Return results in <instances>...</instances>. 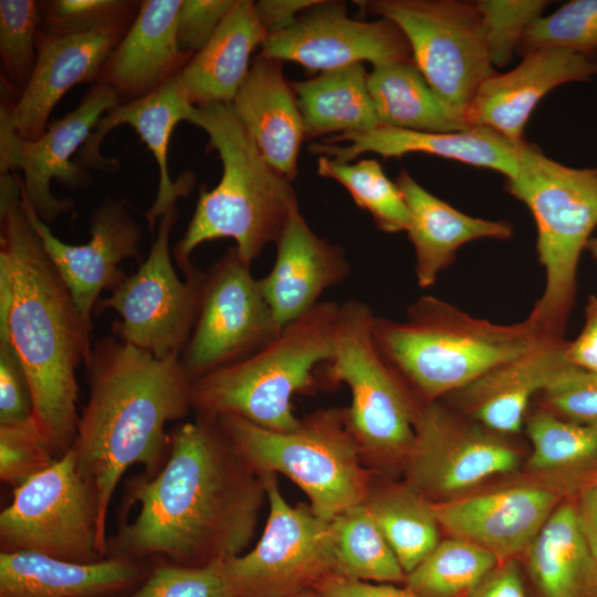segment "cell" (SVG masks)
I'll list each match as a JSON object with an SVG mask.
<instances>
[{
  "instance_id": "1",
  "label": "cell",
  "mask_w": 597,
  "mask_h": 597,
  "mask_svg": "<svg viewBox=\"0 0 597 597\" xmlns=\"http://www.w3.org/2000/svg\"><path fill=\"white\" fill-rule=\"evenodd\" d=\"M169 439L160 470L132 480L122 512L139 511L107 540V556L206 566L241 555L266 500L261 476L218 418L196 416Z\"/></svg>"
},
{
  "instance_id": "2",
  "label": "cell",
  "mask_w": 597,
  "mask_h": 597,
  "mask_svg": "<svg viewBox=\"0 0 597 597\" xmlns=\"http://www.w3.org/2000/svg\"><path fill=\"white\" fill-rule=\"evenodd\" d=\"M91 331L22 209L19 176L0 172V338L20 357L32 419L56 459L76 434V369Z\"/></svg>"
},
{
  "instance_id": "3",
  "label": "cell",
  "mask_w": 597,
  "mask_h": 597,
  "mask_svg": "<svg viewBox=\"0 0 597 597\" xmlns=\"http://www.w3.org/2000/svg\"><path fill=\"white\" fill-rule=\"evenodd\" d=\"M88 400L70 448L78 473L95 489L106 530L115 489L134 464L153 476L170 446L165 427L191 410V378L180 357L156 358L118 336L94 342L85 360Z\"/></svg>"
},
{
  "instance_id": "4",
  "label": "cell",
  "mask_w": 597,
  "mask_h": 597,
  "mask_svg": "<svg viewBox=\"0 0 597 597\" xmlns=\"http://www.w3.org/2000/svg\"><path fill=\"white\" fill-rule=\"evenodd\" d=\"M376 347L419 406L465 387L545 337L527 318L496 324L434 296H421L404 321L375 316Z\"/></svg>"
},
{
  "instance_id": "5",
  "label": "cell",
  "mask_w": 597,
  "mask_h": 597,
  "mask_svg": "<svg viewBox=\"0 0 597 597\" xmlns=\"http://www.w3.org/2000/svg\"><path fill=\"white\" fill-rule=\"evenodd\" d=\"M209 138L218 153L222 176L218 185L200 189L192 218L174 248L185 276L196 266L192 251L206 241L230 238L248 262L269 243H276L292 211L298 207L291 181L262 158L230 103L193 106L188 121Z\"/></svg>"
},
{
  "instance_id": "6",
  "label": "cell",
  "mask_w": 597,
  "mask_h": 597,
  "mask_svg": "<svg viewBox=\"0 0 597 597\" xmlns=\"http://www.w3.org/2000/svg\"><path fill=\"white\" fill-rule=\"evenodd\" d=\"M338 310L336 302H318L250 357L192 380L191 410L234 415L274 431L295 429L301 419L292 397L313 391L315 368L333 358Z\"/></svg>"
},
{
  "instance_id": "7",
  "label": "cell",
  "mask_w": 597,
  "mask_h": 597,
  "mask_svg": "<svg viewBox=\"0 0 597 597\" xmlns=\"http://www.w3.org/2000/svg\"><path fill=\"white\" fill-rule=\"evenodd\" d=\"M507 191L526 205L536 223L545 286L527 320L545 336L563 338L575 305L580 253L597 228V167L573 168L523 142Z\"/></svg>"
},
{
  "instance_id": "8",
  "label": "cell",
  "mask_w": 597,
  "mask_h": 597,
  "mask_svg": "<svg viewBox=\"0 0 597 597\" xmlns=\"http://www.w3.org/2000/svg\"><path fill=\"white\" fill-rule=\"evenodd\" d=\"M218 420L258 474L291 479L316 516L332 521L366 501L376 472L364 462L346 408L316 410L290 431L265 429L234 415Z\"/></svg>"
},
{
  "instance_id": "9",
  "label": "cell",
  "mask_w": 597,
  "mask_h": 597,
  "mask_svg": "<svg viewBox=\"0 0 597 597\" xmlns=\"http://www.w3.org/2000/svg\"><path fill=\"white\" fill-rule=\"evenodd\" d=\"M375 314L362 301L339 305L328 384L350 391L347 420L364 462L376 473L402 469L415 440L420 406L379 354L373 335Z\"/></svg>"
},
{
  "instance_id": "10",
  "label": "cell",
  "mask_w": 597,
  "mask_h": 597,
  "mask_svg": "<svg viewBox=\"0 0 597 597\" xmlns=\"http://www.w3.org/2000/svg\"><path fill=\"white\" fill-rule=\"evenodd\" d=\"M364 10L395 23L406 36L412 62L449 112L465 121L482 83L495 74L476 2L373 0Z\"/></svg>"
},
{
  "instance_id": "11",
  "label": "cell",
  "mask_w": 597,
  "mask_h": 597,
  "mask_svg": "<svg viewBox=\"0 0 597 597\" xmlns=\"http://www.w3.org/2000/svg\"><path fill=\"white\" fill-rule=\"evenodd\" d=\"M107 535L94 486L69 450L49 469L13 490L0 513V551L29 552L75 563L107 556Z\"/></svg>"
},
{
  "instance_id": "12",
  "label": "cell",
  "mask_w": 597,
  "mask_h": 597,
  "mask_svg": "<svg viewBox=\"0 0 597 597\" xmlns=\"http://www.w3.org/2000/svg\"><path fill=\"white\" fill-rule=\"evenodd\" d=\"M259 475L269 503L264 531L250 552L222 562L234 597H294L336 576L332 521L290 505L277 474Z\"/></svg>"
},
{
  "instance_id": "13",
  "label": "cell",
  "mask_w": 597,
  "mask_h": 597,
  "mask_svg": "<svg viewBox=\"0 0 597 597\" xmlns=\"http://www.w3.org/2000/svg\"><path fill=\"white\" fill-rule=\"evenodd\" d=\"M520 450L440 400L420 406L415 440L402 465L405 481L432 503L452 500L484 482L514 473Z\"/></svg>"
},
{
  "instance_id": "14",
  "label": "cell",
  "mask_w": 597,
  "mask_h": 597,
  "mask_svg": "<svg viewBox=\"0 0 597 597\" xmlns=\"http://www.w3.org/2000/svg\"><path fill=\"white\" fill-rule=\"evenodd\" d=\"M177 217L176 206L161 217L147 259L96 306L119 314L116 336L159 359L181 356L197 318L205 276L196 268L181 281L172 266L169 237Z\"/></svg>"
},
{
  "instance_id": "15",
  "label": "cell",
  "mask_w": 597,
  "mask_h": 597,
  "mask_svg": "<svg viewBox=\"0 0 597 597\" xmlns=\"http://www.w3.org/2000/svg\"><path fill=\"white\" fill-rule=\"evenodd\" d=\"M250 266L231 247L205 272L197 318L180 356L191 380L250 357L282 332Z\"/></svg>"
},
{
  "instance_id": "16",
  "label": "cell",
  "mask_w": 597,
  "mask_h": 597,
  "mask_svg": "<svg viewBox=\"0 0 597 597\" xmlns=\"http://www.w3.org/2000/svg\"><path fill=\"white\" fill-rule=\"evenodd\" d=\"M118 103L115 92L97 82L72 112L51 123L36 139L24 140L0 128V172L18 168L23 171V190L45 223L74 208L72 200L57 199L51 192L53 179L75 190L91 184L88 170L71 158L86 143L100 118Z\"/></svg>"
},
{
  "instance_id": "17",
  "label": "cell",
  "mask_w": 597,
  "mask_h": 597,
  "mask_svg": "<svg viewBox=\"0 0 597 597\" xmlns=\"http://www.w3.org/2000/svg\"><path fill=\"white\" fill-rule=\"evenodd\" d=\"M570 491L527 476L484 491L432 503L441 530L473 543L500 562L520 558Z\"/></svg>"
},
{
  "instance_id": "18",
  "label": "cell",
  "mask_w": 597,
  "mask_h": 597,
  "mask_svg": "<svg viewBox=\"0 0 597 597\" xmlns=\"http://www.w3.org/2000/svg\"><path fill=\"white\" fill-rule=\"evenodd\" d=\"M260 55L298 63L308 71H329L364 61L373 66L412 61L400 29L380 18L363 21L347 15L344 2L321 0L287 29L269 35Z\"/></svg>"
},
{
  "instance_id": "19",
  "label": "cell",
  "mask_w": 597,
  "mask_h": 597,
  "mask_svg": "<svg viewBox=\"0 0 597 597\" xmlns=\"http://www.w3.org/2000/svg\"><path fill=\"white\" fill-rule=\"evenodd\" d=\"M21 206L39 235L46 254L87 325L104 290H115L126 277L119 269L125 259L140 260L143 232L123 201L105 199L90 218L91 239L73 245L57 239L29 201L19 177Z\"/></svg>"
},
{
  "instance_id": "20",
  "label": "cell",
  "mask_w": 597,
  "mask_h": 597,
  "mask_svg": "<svg viewBox=\"0 0 597 597\" xmlns=\"http://www.w3.org/2000/svg\"><path fill=\"white\" fill-rule=\"evenodd\" d=\"M128 28L73 35H49L40 31L31 80L15 102L2 101L0 128L24 140L41 137L55 105L73 86L98 81L106 59Z\"/></svg>"
},
{
  "instance_id": "21",
  "label": "cell",
  "mask_w": 597,
  "mask_h": 597,
  "mask_svg": "<svg viewBox=\"0 0 597 597\" xmlns=\"http://www.w3.org/2000/svg\"><path fill=\"white\" fill-rule=\"evenodd\" d=\"M597 75V54L559 49L524 53L522 62L509 72L485 80L465 116L469 126H483L514 143L523 132L537 103L553 88L590 81Z\"/></svg>"
},
{
  "instance_id": "22",
  "label": "cell",
  "mask_w": 597,
  "mask_h": 597,
  "mask_svg": "<svg viewBox=\"0 0 597 597\" xmlns=\"http://www.w3.org/2000/svg\"><path fill=\"white\" fill-rule=\"evenodd\" d=\"M192 105L181 91L177 75L151 94L142 98L118 103L106 112L96 124L86 143L77 154L76 164L82 168L112 172L119 163L102 156L101 145L105 136L119 125L132 126L151 151L159 169V186L153 206L146 212L149 229L172 207L186 197L195 186L191 171L184 172L172 181L168 171V146L179 122L188 121Z\"/></svg>"
},
{
  "instance_id": "23",
  "label": "cell",
  "mask_w": 597,
  "mask_h": 597,
  "mask_svg": "<svg viewBox=\"0 0 597 597\" xmlns=\"http://www.w3.org/2000/svg\"><path fill=\"white\" fill-rule=\"evenodd\" d=\"M522 144L483 126L451 133L379 126L368 132L334 135L323 143L312 144L310 151L339 163H349L366 153L385 158L421 153L496 170L511 179L519 170Z\"/></svg>"
},
{
  "instance_id": "24",
  "label": "cell",
  "mask_w": 597,
  "mask_h": 597,
  "mask_svg": "<svg viewBox=\"0 0 597 597\" xmlns=\"http://www.w3.org/2000/svg\"><path fill=\"white\" fill-rule=\"evenodd\" d=\"M271 271L259 279L274 320L283 329L318 303L331 286L350 273L344 249L318 237L294 209L275 243Z\"/></svg>"
},
{
  "instance_id": "25",
  "label": "cell",
  "mask_w": 597,
  "mask_h": 597,
  "mask_svg": "<svg viewBox=\"0 0 597 597\" xmlns=\"http://www.w3.org/2000/svg\"><path fill=\"white\" fill-rule=\"evenodd\" d=\"M565 347L564 338L545 337L528 352L448 395L451 407L499 434L520 433L532 399L567 363Z\"/></svg>"
},
{
  "instance_id": "26",
  "label": "cell",
  "mask_w": 597,
  "mask_h": 597,
  "mask_svg": "<svg viewBox=\"0 0 597 597\" xmlns=\"http://www.w3.org/2000/svg\"><path fill=\"white\" fill-rule=\"evenodd\" d=\"M182 0H144L128 30L106 59L97 82L119 103L147 96L176 76L193 56L177 38Z\"/></svg>"
},
{
  "instance_id": "27",
  "label": "cell",
  "mask_w": 597,
  "mask_h": 597,
  "mask_svg": "<svg viewBox=\"0 0 597 597\" xmlns=\"http://www.w3.org/2000/svg\"><path fill=\"white\" fill-rule=\"evenodd\" d=\"M154 564L123 556L75 563L0 552V597H119L136 588Z\"/></svg>"
},
{
  "instance_id": "28",
  "label": "cell",
  "mask_w": 597,
  "mask_h": 597,
  "mask_svg": "<svg viewBox=\"0 0 597 597\" xmlns=\"http://www.w3.org/2000/svg\"><path fill=\"white\" fill-rule=\"evenodd\" d=\"M231 105L262 158L293 181L306 132L282 61L259 54Z\"/></svg>"
},
{
  "instance_id": "29",
  "label": "cell",
  "mask_w": 597,
  "mask_h": 597,
  "mask_svg": "<svg viewBox=\"0 0 597 597\" xmlns=\"http://www.w3.org/2000/svg\"><path fill=\"white\" fill-rule=\"evenodd\" d=\"M396 184L407 205L410 223L406 231L416 254L415 274L420 287L434 284L450 266L457 251L479 239H509L512 226L465 214L420 186L406 170Z\"/></svg>"
},
{
  "instance_id": "30",
  "label": "cell",
  "mask_w": 597,
  "mask_h": 597,
  "mask_svg": "<svg viewBox=\"0 0 597 597\" xmlns=\"http://www.w3.org/2000/svg\"><path fill=\"white\" fill-rule=\"evenodd\" d=\"M268 33L251 0H235L209 42L177 74L192 106L232 103L250 71V57Z\"/></svg>"
},
{
  "instance_id": "31",
  "label": "cell",
  "mask_w": 597,
  "mask_h": 597,
  "mask_svg": "<svg viewBox=\"0 0 597 597\" xmlns=\"http://www.w3.org/2000/svg\"><path fill=\"white\" fill-rule=\"evenodd\" d=\"M576 495L557 506L521 555L535 597H597V562L579 530Z\"/></svg>"
},
{
  "instance_id": "32",
  "label": "cell",
  "mask_w": 597,
  "mask_h": 597,
  "mask_svg": "<svg viewBox=\"0 0 597 597\" xmlns=\"http://www.w3.org/2000/svg\"><path fill=\"white\" fill-rule=\"evenodd\" d=\"M531 453L527 474L573 494L597 481V428L558 417L540 406L525 419Z\"/></svg>"
},
{
  "instance_id": "33",
  "label": "cell",
  "mask_w": 597,
  "mask_h": 597,
  "mask_svg": "<svg viewBox=\"0 0 597 597\" xmlns=\"http://www.w3.org/2000/svg\"><path fill=\"white\" fill-rule=\"evenodd\" d=\"M290 85L304 121L306 137L368 132L381 126L363 63L325 71Z\"/></svg>"
},
{
  "instance_id": "34",
  "label": "cell",
  "mask_w": 597,
  "mask_h": 597,
  "mask_svg": "<svg viewBox=\"0 0 597 597\" xmlns=\"http://www.w3.org/2000/svg\"><path fill=\"white\" fill-rule=\"evenodd\" d=\"M368 91L381 126L431 133L471 127L449 112L412 61L373 66Z\"/></svg>"
},
{
  "instance_id": "35",
  "label": "cell",
  "mask_w": 597,
  "mask_h": 597,
  "mask_svg": "<svg viewBox=\"0 0 597 597\" xmlns=\"http://www.w3.org/2000/svg\"><path fill=\"white\" fill-rule=\"evenodd\" d=\"M376 474L364 503L407 575L439 544L441 527L419 491L405 480L377 483Z\"/></svg>"
},
{
  "instance_id": "36",
  "label": "cell",
  "mask_w": 597,
  "mask_h": 597,
  "mask_svg": "<svg viewBox=\"0 0 597 597\" xmlns=\"http://www.w3.org/2000/svg\"><path fill=\"white\" fill-rule=\"evenodd\" d=\"M332 528L336 576L378 584L405 582L406 573L365 503L333 519Z\"/></svg>"
},
{
  "instance_id": "37",
  "label": "cell",
  "mask_w": 597,
  "mask_h": 597,
  "mask_svg": "<svg viewBox=\"0 0 597 597\" xmlns=\"http://www.w3.org/2000/svg\"><path fill=\"white\" fill-rule=\"evenodd\" d=\"M499 563L489 551L448 536L406 575L404 583L420 597H467Z\"/></svg>"
},
{
  "instance_id": "38",
  "label": "cell",
  "mask_w": 597,
  "mask_h": 597,
  "mask_svg": "<svg viewBox=\"0 0 597 597\" xmlns=\"http://www.w3.org/2000/svg\"><path fill=\"white\" fill-rule=\"evenodd\" d=\"M317 174L339 182L381 231L397 233L408 230L410 216L401 191L376 159L365 158L353 164L318 156Z\"/></svg>"
},
{
  "instance_id": "39",
  "label": "cell",
  "mask_w": 597,
  "mask_h": 597,
  "mask_svg": "<svg viewBox=\"0 0 597 597\" xmlns=\"http://www.w3.org/2000/svg\"><path fill=\"white\" fill-rule=\"evenodd\" d=\"M39 1L0 0V60L4 86L18 97L28 86L38 59Z\"/></svg>"
},
{
  "instance_id": "40",
  "label": "cell",
  "mask_w": 597,
  "mask_h": 597,
  "mask_svg": "<svg viewBox=\"0 0 597 597\" xmlns=\"http://www.w3.org/2000/svg\"><path fill=\"white\" fill-rule=\"evenodd\" d=\"M519 49L523 53L541 49L596 53L597 0H573L542 15L526 29Z\"/></svg>"
},
{
  "instance_id": "41",
  "label": "cell",
  "mask_w": 597,
  "mask_h": 597,
  "mask_svg": "<svg viewBox=\"0 0 597 597\" xmlns=\"http://www.w3.org/2000/svg\"><path fill=\"white\" fill-rule=\"evenodd\" d=\"M142 1L46 0L39 1L40 31L49 35H73L96 30L129 27Z\"/></svg>"
},
{
  "instance_id": "42",
  "label": "cell",
  "mask_w": 597,
  "mask_h": 597,
  "mask_svg": "<svg viewBox=\"0 0 597 597\" xmlns=\"http://www.w3.org/2000/svg\"><path fill=\"white\" fill-rule=\"evenodd\" d=\"M547 3L544 0L476 1L493 67H504L511 62L524 32L542 17Z\"/></svg>"
},
{
  "instance_id": "43",
  "label": "cell",
  "mask_w": 597,
  "mask_h": 597,
  "mask_svg": "<svg viewBox=\"0 0 597 597\" xmlns=\"http://www.w3.org/2000/svg\"><path fill=\"white\" fill-rule=\"evenodd\" d=\"M222 562L206 566L155 562L148 576L119 597H234Z\"/></svg>"
},
{
  "instance_id": "44",
  "label": "cell",
  "mask_w": 597,
  "mask_h": 597,
  "mask_svg": "<svg viewBox=\"0 0 597 597\" xmlns=\"http://www.w3.org/2000/svg\"><path fill=\"white\" fill-rule=\"evenodd\" d=\"M56 460L32 418L0 426V479L13 490Z\"/></svg>"
},
{
  "instance_id": "45",
  "label": "cell",
  "mask_w": 597,
  "mask_h": 597,
  "mask_svg": "<svg viewBox=\"0 0 597 597\" xmlns=\"http://www.w3.org/2000/svg\"><path fill=\"white\" fill-rule=\"evenodd\" d=\"M541 406L558 417L597 428V373L568 362L538 395Z\"/></svg>"
},
{
  "instance_id": "46",
  "label": "cell",
  "mask_w": 597,
  "mask_h": 597,
  "mask_svg": "<svg viewBox=\"0 0 597 597\" xmlns=\"http://www.w3.org/2000/svg\"><path fill=\"white\" fill-rule=\"evenodd\" d=\"M32 418L31 395L20 357L7 337L0 338V426Z\"/></svg>"
},
{
  "instance_id": "47",
  "label": "cell",
  "mask_w": 597,
  "mask_h": 597,
  "mask_svg": "<svg viewBox=\"0 0 597 597\" xmlns=\"http://www.w3.org/2000/svg\"><path fill=\"white\" fill-rule=\"evenodd\" d=\"M235 0H182L177 17L180 48L193 55L216 33Z\"/></svg>"
},
{
  "instance_id": "48",
  "label": "cell",
  "mask_w": 597,
  "mask_h": 597,
  "mask_svg": "<svg viewBox=\"0 0 597 597\" xmlns=\"http://www.w3.org/2000/svg\"><path fill=\"white\" fill-rule=\"evenodd\" d=\"M467 597H527L520 559L500 562Z\"/></svg>"
},
{
  "instance_id": "49",
  "label": "cell",
  "mask_w": 597,
  "mask_h": 597,
  "mask_svg": "<svg viewBox=\"0 0 597 597\" xmlns=\"http://www.w3.org/2000/svg\"><path fill=\"white\" fill-rule=\"evenodd\" d=\"M320 597H420L395 584H378L331 576L314 588Z\"/></svg>"
},
{
  "instance_id": "50",
  "label": "cell",
  "mask_w": 597,
  "mask_h": 597,
  "mask_svg": "<svg viewBox=\"0 0 597 597\" xmlns=\"http://www.w3.org/2000/svg\"><path fill=\"white\" fill-rule=\"evenodd\" d=\"M566 360L597 373V296L590 295L585 306V322L579 335L566 342Z\"/></svg>"
},
{
  "instance_id": "51",
  "label": "cell",
  "mask_w": 597,
  "mask_h": 597,
  "mask_svg": "<svg viewBox=\"0 0 597 597\" xmlns=\"http://www.w3.org/2000/svg\"><path fill=\"white\" fill-rule=\"evenodd\" d=\"M321 0H260L254 2L268 36L290 28L297 18Z\"/></svg>"
},
{
  "instance_id": "52",
  "label": "cell",
  "mask_w": 597,
  "mask_h": 597,
  "mask_svg": "<svg viewBox=\"0 0 597 597\" xmlns=\"http://www.w3.org/2000/svg\"><path fill=\"white\" fill-rule=\"evenodd\" d=\"M576 507L579 530L597 562V481L576 495Z\"/></svg>"
},
{
  "instance_id": "53",
  "label": "cell",
  "mask_w": 597,
  "mask_h": 597,
  "mask_svg": "<svg viewBox=\"0 0 597 597\" xmlns=\"http://www.w3.org/2000/svg\"><path fill=\"white\" fill-rule=\"evenodd\" d=\"M586 249L589 251L590 255L597 263V235L588 241Z\"/></svg>"
},
{
  "instance_id": "54",
  "label": "cell",
  "mask_w": 597,
  "mask_h": 597,
  "mask_svg": "<svg viewBox=\"0 0 597 597\" xmlns=\"http://www.w3.org/2000/svg\"><path fill=\"white\" fill-rule=\"evenodd\" d=\"M294 597H306V596H303V595H297V596H294Z\"/></svg>"
}]
</instances>
